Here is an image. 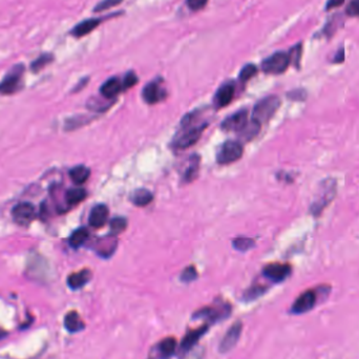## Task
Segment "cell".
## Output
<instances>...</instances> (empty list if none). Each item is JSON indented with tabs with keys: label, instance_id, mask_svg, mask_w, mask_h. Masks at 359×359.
Instances as JSON below:
<instances>
[{
	"label": "cell",
	"instance_id": "1",
	"mask_svg": "<svg viewBox=\"0 0 359 359\" xmlns=\"http://www.w3.org/2000/svg\"><path fill=\"white\" fill-rule=\"evenodd\" d=\"M280 105V100L277 96H268V97L258 101L253 108V120L259 124L265 123L274 116Z\"/></svg>",
	"mask_w": 359,
	"mask_h": 359
},
{
	"label": "cell",
	"instance_id": "2",
	"mask_svg": "<svg viewBox=\"0 0 359 359\" xmlns=\"http://www.w3.org/2000/svg\"><path fill=\"white\" fill-rule=\"evenodd\" d=\"M23 73H25V67L21 64L15 65L12 69H10L3 81L0 82V93L12 95L18 91L21 87Z\"/></svg>",
	"mask_w": 359,
	"mask_h": 359
},
{
	"label": "cell",
	"instance_id": "3",
	"mask_svg": "<svg viewBox=\"0 0 359 359\" xmlns=\"http://www.w3.org/2000/svg\"><path fill=\"white\" fill-rule=\"evenodd\" d=\"M290 64L289 56L284 52H277L267 59H265L261 63V68L267 74L279 75L282 74L286 69L288 68Z\"/></svg>",
	"mask_w": 359,
	"mask_h": 359
},
{
	"label": "cell",
	"instance_id": "4",
	"mask_svg": "<svg viewBox=\"0 0 359 359\" xmlns=\"http://www.w3.org/2000/svg\"><path fill=\"white\" fill-rule=\"evenodd\" d=\"M243 156V146L237 141H227L222 145L218 154L220 164H230L239 160Z\"/></svg>",
	"mask_w": 359,
	"mask_h": 359
},
{
	"label": "cell",
	"instance_id": "5",
	"mask_svg": "<svg viewBox=\"0 0 359 359\" xmlns=\"http://www.w3.org/2000/svg\"><path fill=\"white\" fill-rule=\"evenodd\" d=\"M231 312L230 306L227 304H221L219 306H209L200 309L195 313L197 318H204L211 323L226 318Z\"/></svg>",
	"mask_w": 359,
	"mask_h": 359
},
{
	"label": "cell",
	"instance_id": "6",
	"mask_svg": "<svg viewBox=\"0 0 359 359\" xmlns=\"http://www.w3.org/2000/svg\"><path fill=\"white\" fill-rule=\"evenodd\" d=\"M185 127H187L188 129H185V131L182 133L175 140V146L179 149H185L196 144V143L200 140L206 126L203 124V125L193 126V127H190V125H188Z\"/></svg>",
	"mask_w": 359,
	"mask_h": 359
},
{
	"label": "cell",
	"instance_id": "7",
	"mask_svg": "<svg viewBox=\"0 0 359 359\" xmlns=\"http://www.w3.org/2000/svg\"><path fill=\"white\" fill-rule=\"evenodd\" d=\"M14 221L20 226H28L36 218V211L31 203H20L12 211Z\"/></svg>",
	"mask_w": 359,
	"mask_h": 359
},
{
	"label": "cell",
	"instance_id": "8",
	"mask_svg": "<svg viewBox=\"0 0 359 359\" xmlns=\"http://www.w3.org/2000/svg\"><path fill=\"white\" fill-rule=\"evenodd\" d=\"M335 196V185L333 181H326L325 185L320 187L318 197L312 205V212L319 213L334 198Z\"/></svg>",
	"mask_w": 359,
	"mask_h": 359
},
{
	"label": "cell",
	"instance_id": "9",
	"mask_svg": "<svg viewBox=\"0 0 359 359\" xmlns=\"http://www.w3.org/2000/svg\"><path fill=\"white\" fill-rule=\"evenodd\" d=\"M242 330H243V325L241 322H235L231 326V328L226 332L225 336L223 337L220 344L219 350L221 353H227L235 347L239 337H241Z\"/></svg>",
	"mask_w": 359,
	"mask_h": 359
},
{
	"label": "cell",
	"instance_id": "10",
	"mask_svg": "<svg viewBox=\"0 0 359 359\" xmlns=\"http://www.w3.org/2000/svg\"><path fill=\"white\" fill-rule=\"evenodd\" d=\"M316 303V294L313 290H307L301 293L292 306V312L295 314H303L308 312L314 307Z\"/></svg>",
	"mask_w": 359,
	"mask_h": 359
},
{
	"label": "cell",
	"instance_id": "11",
	"mask_svg": "<svg viewBox=\"0 0 359 359\" xmlns=\"http://www.w3.org/2000/svg\"><path fill=\"white\" fill-rule=\"evenodd\" d=\"M248 112L246 110H239L234 115L228 117L222 124L224 130L227 131H241L248 123Z\"/></svg>",
	"mask_w": 359,
	"mask_h": 359
},
{
	"label": "cell",
	"instance_id": "12",
	"mask_svg": "<svg viewBox=\"0 0 359 359\" xmlns=\"http://www.w3.org/2000/svg\"><path fill=\"white\" fill-rule=\"evenodd\" d=\"M291 272V267L287 264H279V262H274V264H269L264 269V274L269 279L279 282L286 279L289 276Z\"/></svg>",
	"mask_w": 359,
	"mask_h": 359
},
{
	"label": "cell",
	"instance_id": "13",
	"mask_svg": "<svg viewBox=\"0 0 359 359\" xmlns=\"http://www.w3.org/2000/svg\"><path fill=\"white\" fill-rule=\"evenodd\" d=\"M207 329H208V326L205 325L198 329L190 330L189 332H187L183 341L181 342V346H180L181 351L185 353L191 349H194L196 345L199 343V341L202 338L203 335L207 332Z\"/></svg>",
	"mask_w": 359,
	"mask_h": 359
},
{
	"label": "cell",
	"instance_id": "14",
	"mask_svg": "<svg viewBox=\"0 0 359 359\" xmlns=\"http://www.w3.org/2000/svg\"><path fill=\"white\" fill-rule=\"evenodd\" d=\"M108 215H109V211L105 205L101 204V205L95 206L91 209L89 218H88L89 225L93 228L103 227L108 220Z\"/></svg>",
	"mask_w": 359,
	"mask_h": 359
},
{
	"label": "cell",
	"instance_id": "15",
	"mask_svg": "<svg viewBox=\"0 0 359 359\" xmlns=\"http://www.w3.org/2000/svg\"><path fill=\"white\" fill-rule=\"evenodd\" d=\"M142 95H143V98H144V100L148 104H155L163 99L164 90L162 89L161 85L158 82L153 81L143 88Z\"/></svg>",
	"mask_w": 359,
	"mask_h": 359
},
{
	"label": "cell",
	"instance_id": "16",
	"mask_svg": "<svg viewBox=\"0 0 359 359\" xmlns=\"http://www.w3.org/2000/svg\"><path fill=\"white\" fill-rule=\"evenodd\" d=\"M102 19L101 18H90V19H86L80 23L71 30V35L80 38L83 36L88 35L90 32H92L96 28H98L99 25L101 23Z\"/></svg>",
	"mask_w": 359,
	"mask_h": 359
},
{
	"label": "cell",
	"instance_id": "17",
	"mask_svg": "<svg viewBox=\"0 0 359 359\" xmlns=\"http://www.w3.org/2000/svg\"><path fill=\"white\" fill-rule=\"evenodd\" d=\"M235 92V87L233 83H226L222 85L217 95H215V103L219 107L227 106L233 99Z\"/></svg>",
	"mask_w": 359,
	"mask_h": 359
},
{
	"label": "cell",
	"instance_id": "18",
	"mask_svg": "<svg viewBox=\"0 0 359 359\" xmlns=\"http://www.w3.org/2000/svg\"><path fill=\"white\" fill-rule=\"evenodd\" d=\"M123 84L118 78L108 79L100 88V92L106 99H112L116 96L122 90Z\"/></svg>",
	"mask_w": 359,
	"mask_h": 359
},
{
	"label": "cell",
	"instance_id": "19",
	"mask_svg": "<svg viewBox=\"0 0 359 359\" xmlns=\"http://www.w3.org/2000/svg\"><path fill=\"white\" fill-rule=\"evenodd\" d=\"M177 341L174 337H166L161 341L158 345L157 351L161 359H168L172 357L177 350Z\"/></svg>",
	"mask_w": 359,
	"mask_h": 359
},
{
	"label": "cell",
	"instance_id": "20",
	"mask_svg": "<svg viewBox=\"0 0 359 359\" xmlns=\"http://www.w3.org/2000/svg\"><path fill=\"white\" fill-rule=\"evenodd\" d=\"M90 277H91L90 271L87 269H84L79 272L70 274L67 278V284L71 289H80L89 281Z\"/></svg>",
	"mask_w": 359,
	"mask_h": 359
},
{
	"label": "cell",
	"instance_id": "21",
	"mask_svg": "<svg viewBox=\"0 0 359 359\" xmlns=\"http://www.w3.org/2000/svg\"><path fill=\"white\" fill-rule=\"evenodd\" d=\"M64 326L69 332L76 333L83 330L85 325L76 311H70L65 315Z\"/></svg>",
	"mask_w": 359,
	"mask_h": 359
},
{
	"label": "cell",
	"instance_id": "22",
	"mask_svg": "<svg viewBox=\"0 0 359 359\" xmlns=\"http://www.w3.org/2000/svg\"><path fill=\"white\" fill-rule=\"evenodd\" d=\"M90 176V171L86 166L79 165L71 168L69 172V177L73 180V182L77 185H81L87 181V179Z\"/></svg>",
	"mask_w": 359,
	"mask_h": 359
},
{
	"label": "cell",
	"instance_id": "23",
	"mask_svg": "<svg viewBox=\"0 0 359 359\" xmlns=\"http://www.w3.org/2000/svg\"><path fill=\"white\" fill-rule=\"evenodd\" d=\"M154 197L153 194L147 189H138L131 196V201L136 206H147L152 201Z\"/></svg>",
	"mask_w": 359,
	"mask_h": 359
},
{
	"label": "cell",
	"instance_id": "24",
	"mask_svg": "<svg viewBox=\"0 0 359 359\" xmlns=\"http://www.w3.org/2000/svg\"><path fill=\"white\" fill-rule=\"evenodd\" d=\"M88 231L86 228H79L73 232L69 237V245L73 248H79L82 246L88 238Z\"/></svg>",
	"mask_w": 359,
	"mask_h": 359
},
{
	"label": "cell",
	"instance_id": "25",
	"mask_svg": "<svg viewBox=\"0 0 359 359\" xmlns=\"http://www.w3.org/2000/svg\"><path fill=\"white\" fill-rule=\"evenodd\" d=\"M86 195V190L83 188H71L66 193V201L69 205H76L85 200Z\"/></svg>",
	"mask_w": 359,
	"mask_h": 359
},
{
	"label": "cell",
	"instance_id": "26",
	"mask_svg": "<svg viewBox=\"0 0 359 359\" xmlns=\"http://www.w3.org/2000/svg\"><path fill=\"white\" fill-rule=\"evenodd\" d=\"M260 126H261V124H259L258 122L255 121V120L252 119L251 121L248 122L247 125L241 131H239V135H241V138L244 141H249L258 134Z\"/></svg>",
	"mask_w": 359,
	"mask_h": 359
},
{
	"label": "cell",
	"instance_id": "27",
	"mask_svg": "<svg viewBox=\"0 0 359 359\" xmlns=\"http://www.w3.org/2000/svg\"><path fill=\"white\" fill-rule=\"evenodd\" d=\"M117 247V241L114 237H106L101 241V244L99 245L98 253L102 256H109L114 253L115 249Z\"/></svg>",
	"mask_w": 359,
	"mask_h": 359
},
{
	"label": "cell",
	"instance_id": "28",
	"mask_svg": "<svg viewBox=\"0 0 359 359\" xmlns=\"http://www.w3.org/2000/svg\"><path fill=\"white\" fill-rule=\"evenodd\" d=\"M199 166H200V159L198 156H194L193 158H190L189 166L185 174V180L187 182L193 181L198 176Z\"/></svg>",
	"mask_w": 359,
	"mask_h": 359
},
{
	"label": "cell",
	"instance_id": "29",
	"mask_svg": "<svg viewBox=\"0 0 359 359\" xmlns=\"http://www.w3.org/2000/svg\"><path fill=\"white\" fill-rule=\"evenodd\" d=\"M54 60V56L51 54H43L39 56L32 64H31V69L34 73H38L41 69H43L47 64H50Z\"/></svg>",
	"mask_w": 359,
	"mask_h": 359
},
{
	"label": "cell",
	"instance_id": "30",
	"mask_svg": "<svg viewBox=\"0 0 359 359\" xmlns=\"http://www.w3.org/2000/svg\"><path fill=\"white\" fill-rule=\"evenodd\" d=\"M233 246L239 251H247L254 246V241L249 237H237L233 241Z\"/></svg>",
	"mask_w": 359,
	"mask_h": 359
},
{
	"label": "cell",
	"instance_id": "31",
	"mask_svg": "<svg viewBox=\"0 0 359 359\" xmlns=\"http://www.w3.org/2000/svg\"><path fill=\"white\" fill-rule=\"evenodd\" d=\"M256 73H257V68L255 65L253 64L245 65L241 70V74H239V79H241L242 82H246L250 80L252 77H254Z\"/></svg>",
	"mask_w": 359,
	"mask_h": 359
},
{
	"label": "cell",
	"instance_id": "32",
	"mask_svg": "<svg viewBox=\"0 0 359 359\" xmlns=\"http://www.w3.org/2000/svg\"><path fill=\"white\" fill-rule=\"evenodd\" d=\"M127 227V222L123 218H115L110 222V229L114 234H119L123 232Z\"/></svg>",
	"mask_w": 359,
	"mask_h": 359
},
{
	"label": "cell",
	"instance_id": "33",
	"mask_svg": "<svg viewBox=\"0 0 359 359\" xmlns=\"http://www.w3.org/2000/svg\"><path fill=\"white\" fill-rule=\"evenodd\" d=\"M301 43L296 44L295 46H293L292 49L290 50L288 56H289V60L290 63H293L294 66L298 67L299 66V62H300V58H301Z\"/></svg>",
	"mask_w": 359,
	"mask_h": 359
},
{
	"label": "cell",
	"instance_id": "34",
	"mask_svg": "<svg viewBox=\"0 0 359 359\" xmlns=\"http://www.w3.org/2000/svg\"><path fill=\"white\" fill-rule=\"evenodd\" d=\"M123 0H103V2L99 3L97 6L95 7L93 12H102L105 10H108L112 7L118 6L119 4H121Z\"/></svg>",
	"mask_w": 359,
	"mask_h": 359
},
{
	"label": "cell",
	"instance_id": "35",
	"mask_svg": "<svg viewBox=\"0 0 359 359\" xmlns=\"http://www.w3.org/2000/svg\"><path fill=\"white\" fill-rule=\"evenodd\" d=\"M198 276V273H197V270L195 267H187L182 275H181V278L183 281L185 282H189V281H193L194 279H196Z\"/></svg>",
	"mask_w": 359,
	"mask_h": 359
},
{
	"label": "cell",
	"instance_id": "36",
	"mask_svg": "<svg viewBox=\"0 0 359 359\" xmlns=\"http://www.w3.org/2000/svg\"><path fill=\"white\" fill-rule=\"evenodd\" d=\"M346 13L351 17H358L359 16V0H352V2L347 7Z\"/></svg>",
	"mask_w": 359,
	"mask_h": 359
},
{
	"label": "cell",
	"instance_id": "37",
	"mask_svg": "<svg viewBox=\"0 0 359 359\" xmlns=\"http://www.w3.org/2000/svg\"><path fill=\"white\" fill-rule=\"evenodd\" d=\"M207 3L208 0H187V5L189 9H191L193 11H200L204 9Z\"/></svg>",
	"mask_w": 359,
	"mask_h": 359
},
{
	"label": "cell",
	"instance_id": "38",
	"mask_svg": "<svg viewBox=\"0 0 359 359\" xmlns=\"http://www.w3.org/2000/svg\"><path fill=\"white\" fill-rule=\"evenodd\" d=\"M195 348L185 352V356L183 359H202L203 354H204L203 350L201 348H199V349H195Z\"/></svg>",
	"mask_w": 359,
	"mask_h": 359
},
{
	"label": "cell",
	"instance_id": "39",
	"mask_svg": "<svg viewBox=\"0 0 359 359\" xmlns=\"http://www.w3.org/2000/svg\"><path fill=\"white\" fill-rule=\"evenodd\" d=\"M137 82H138L137 76H136L134 73H128V74L125 76V78H124L122 84H123V87H124V88H129V87H133Z\"/></svg>",
	"mask_w": 359,
	"mask_h": 359
},
{
	"label": "cell",
	"instance_id": "40",
	"mask_svg": "<svg viewBox=\"0 0 359 359\" xmlns=\"http://www.w3.org/2000/svg\"><path fill=\"white\" fill-rule=\"evenodd\" d=\"M344 3H345V0H329L327 6H326V9L327 10H332L334 8L341 7Z\"/></svg>",
	"mask_w": 359,
	"mask_h": 359
},
{
	"label": "cell",
	"instance_id": "41",
	"mask_svg": "<svg viewBox=\"0 0 359 359\" xmlns=\"http://www.w3.org/2000/svg\"><path fill=\"white\" fill-rule=\"evenodd\" d=\"M345 59V51L343 49H341L338 51V53L336 54V56H335V59H334V62H336V63H341L343 62Z\"/></svg>",
	"mask_w": 359,
	"mask_h": 359
},
{
	"label": "cell",
	"instance_id": "42",
	"mask_svg": "<svg viewBox=\"0 0 359 359\" xmlns=\"http://www.w3.org/2000/svg\"><path fill=\"white\" fill-rule=\"evenodd\" d=\"M5 336H7V332L5 330H3V329H0V339L4 338Z\"/></svg>",
	"mask_w": 359,
	"mask_h": 359
}]
</instances>
